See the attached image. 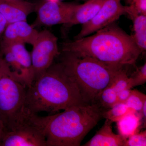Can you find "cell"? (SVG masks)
<instances>
[{"instance_id":"1","label":"cell","mask_w":146,"mask_h":146,"mask_svg":"<svg viewBox=\"0 0 146 146\" xmlns=\"http://www.w3.org/2000/svg\"><path fill=\"white\" fill-rule=\"evenodd\" d=\"M87 104L78 86L61 63L52 64L27 89V115L46 112L50 115L76 106Z\"/></svg>"},{"instance_id":"2","label":"cell","mask_w":146,"mask_h":146,"mask_svg":"<svg viewBox=\"0 0 146 146\" xmlns=\"http://www.w3.org/2000/svg\"><path fill=\"white\" fill-rule=\"evenodd\" d=\"M97 104L76 106L45 117L28 115L27 119L44 133L46 146H79L103 117Z\"/></svg>"},{"instance_id":"3","label":"cell","mask_w":146,"mask_h":146,"mask_svg":"<svg viewBox=\"0 0 146 146\" xmlns=\"http://www.w3.org/2000/svg\"><path fill=\"white\" fill-rule=\"evenodd\" d=\"M62 51L122 67L135 65L143 52L131 35L127 34L115 23L91 36L63 43Z\"/></svg>"},{"instance_id":"4","label":"cell","mask_w":146,"mask_h":146,"mask_svg":"<svg viewBox=\"0 0 146 146\" xmlns=\"http://www.w3.org/2000/svg\"><path fill=\"white\" fill-rule=\"evenodd\" d=\"M63 53L60 63L76 84L87 104H96L101 92L111 84L118 72L124 68L105 64L93 58Z\"/></svg>"},{"instance_id":"5","label":"cell","mask_w":146,"mask_h":146,"mask_svg":"<svg viewBox=\"0 0 146 146\" xmlns=\"http://www.w3.org/2000/svg\"><path fill=\"white\" fill-rule=\"evenodd\" d=\"M27 88L14 77L0 55V120L5 130H11L26 121L25 102Z\"/></svg>"},{"instance_id":"6","label":"cell","mask_w":146,"mask_h":146,"mask_svg":"<svg viewBox=\"0 0 146 146\" xmlns=\"http://www.w3.org/2000/svg\"><path fill=\"white\" fill-rule=\"evenodd\" d=\"M32 46L31 55L34 81L52 65L60 53L57 37L47 30L39 32Z\"/></svg>"},{"instance_id":"7","label":"cell","mask_w":146,"mask_h":146,"mask_svg":"<svg viewBox=\"0 0 146 146\" xmlns=\"http://www.w3.org/2000/svg\"><path fill=\"white\" fill-rule=\"evenodd\" d=\"M0 146H46V138L39 128L28 120L0 135Z\"/></svg>"},{"instance_id":"8","label":"cell","mask_w":146,"mask_h":146,"mask_svg":"<svg viewBox=\"0 0 146 146\" xmlns=\"http://www.w3.org/2000/svg\"><path fill=\"white\" fill-rule=\"evenodd\" d=\"M125 14V6L121 0H105L95 16L86 23L82 25L80 32L74 39H81L115 23L120 16Z\"/></svg>"},{"instance_id":"9","label":"cell","mask_w":146,"mask_h":146,"mask_svg":"<svg viewBox=\"0 0 146 146\" xmlns=\"http://www.w3.org/2000/svg\"><path fill=\"white\" fill-rule=\"evenodd\" d=\"M77 4L46 1L37 7L36 24L51 26L69 23Z\"/></svg>"},{"instance_id":"10","label":"cell","mask_w":146,"mask_h":146,"mask_svg":"<svg viewBox=\"0 0 146 146\" xmlns=\"http://www.w3.org/2000/svg\"><path fill=\"white\" fill-rule=\"evenodd\" d=\"M36 8L35 4L23 0H0V13L8 24L26 21Z\"/></svg>"},{"instance_id":"11","label":"cell","mask_w":146,"mask_h":146,"mask_svg":"<svg viewBox=\"0 0 146 146\" xmlns=\"http://www.w3.org/2000/svg\"><path fill=\"white\" fill-rule=\"evenodd\" d=\"M39 31L26 21L9 24L4 31L3 43L19 42L32 46Z\"/></svg>"},{"instance_id":"12","label":"cell","mask_w":146,"mask_h":146,"mask_svg":"<svg viewBox=\"0 0 146 146\" xmlns=\"http://www.w3.org/2000/svg\"><path fill=\"white\" fill-rule=\"evenodd\" d=\"M103 125L83 146H124L127 139L112 131V122L106 119Z\"/></svg>"},{"instance_id":"13","label":"cell","mask_w":146,"mask_h":146,"mask_svg":"<svg viewBox=\"0 0 146 146\" xmlns=\"http://www.w3.org/2000/svg\"><path fill=\"white\" fill-rule=\"evenodd\" d=\"M105 0H88L81 5L78 4L70 21L64 25L65 29L79 24L86 23L94 18L101 7Z\"/></svg>"},{"instance_id":"14","label":"cell","mask_w":146,"mask_h":146,"mask_svg":"<svg viewBox=\"0 0 146 146\" xmlns=\"http://www.w3.org/2000/svg\"><path fill=\"white\" fill-rule=\"evenodd\" d=\"M125 14L132 20L133 34L131 35L137 46L142 51L146 50V16L137 12L132 5L125 6Z\"/></svg>"},{"instance_id":"15","label":"cell","mask_w":146,"mask_h":146,"mask_svg":"<svg viewBox=\"0 0 146 146\" xmlns=\"http://www.w3.org/2000/svg\"><path fill=\"white\" fill-rule=\"evenodd\" d=\"M142 119L140 112L131 110L117 122L119 134L127 139L129 136L138 133Z\"/></svg>"},{"instance_id":"16","label":"cell","mask_w":146,"mask_h":146,"mask_svg":"<svg viewBox=\"0 0 146 146\" xmlns=\"http://www.w3.org/2000/svg\"><path fill=\"white\" fill-rule=\"evenodd\" d=\"M8 47L17 62L23 68L27 74L34 82V75L31 54L25 47V44L19 42L4 43Z\"/></svg>"},{"instance_id":"17","label":"cell","mask_w":146,"mask_h":146,"mask_svg":"<svg viewBox=\"0 0 146 146\" xmlns=\"http://www.w3.org/2000/svg\"><path fill=\"white\" fill-rule=\"evenodd\" d=\"M118 102L117 93L110 84L99 95L96 104L102 108L109 109Z\"/></svg>"},{"instance_id":"18","label":"cell","mask_w":146,"mask_h":146,"mask_svg":"<svg viewBox=\"0 0 146 146\" xmlns=\"http://www.w3.org/2000/svg\"><path fill=\"white\" fill-rule=\"evenodd\" d=\"M125 102H118L112 107L103 112V117L112 122L117 123L126 114L131 111Z\"/></svg>"},{"instance_id":"19","label":"cell","mask_w":146,"mask_h":146,"mask_svg":"<svg viewBox=\"0 0 146 146\" xmlns=\"http://www.w3.org/2000/svg\"><path fill=\"white\" fill-rule=\"evenodd\" d=\"M146 102L145 94L135 89L131 90L130 95L125 103L129 109L141 113Z\"/></svg>"},{"instance_id":"20","label":"cell","mask_w":146,"mask_h":146,"mask_svg":"<svg viewBox=\"0 0 146 146\" xmlns=\"http://www.w3.org/2000/svg\"><path fill=\"white\" fill-rule=\"evenodd\" d=\"M111 85L114 87L117 93L125 89H131L130 87V78L124 68L117 74Z\"/></svg>"},{"instance_id":"21","label":"cell","mask_w":146,"mask_h":146,"mask_svg":"<svg viewBox=\"0 0 146 146\" xmlns=\"http://www.w3.org/2000/svg\"><path fill=\"white\" fill-rule=\"evenodd\" d=\"M130 87L132 88L135 86L143 85L146 82V63L136 69L132 75L129 77Z\"/></svg>"},{"instance_id":"22","label":"cell","mask_w":146,"mask_h":146,"mask_svg":"<svg viewBox=\"0 0 146 146\" xmlns=\"http://www.w3.org/2000/svg\"><path fill=\"white\" fill-rule=\"evenodd\" d=\"M146 131L138 132L127 138L124 146H146Z\"/></svg>"},{"instance_id":"23","label":"cell","mask_w":146,"mask_h":146,"mask_svg":"<svg viewBox=\"0 0 146 146\" xmlns=\"http://www.w3.org/2000/svg\"><path fill=\"white\" fill-rule=\"evenodd\" d=\"M129 5L133 6L139 14L146 16V0H131Z\"/></svg>"},{"instance_id":"24","label":"cell","mask_w":146,"mask_h":146,"mask_svg":"<svg viewBox=\"0 0 146 146\" xmlns=\"http://www.w3.org/2000/svg\"><path fill=\"white\" fill-rule=\"evenodd\" d=\"M131 89H126L117 93L118 102H125L130 95Z\"/></svg>"},{"instance_id":"25","label":"cell","mask_w":146,"mask_h":146,"mask_svg":"<svg viewBox=\"0 0 146 146\" xmlns=\"http://www.w3.org/2000/svg\"><path fill=\"white\" fill-rule=\"evenodd\" d=\"M7 25V21L1 13H0V35L4 32Z\"/></svg>"},{"instance_id":"26","label":"cell","mask_w":146,"mask_h":146,"mask_svg":"<svg viewBox=\"0 0 146 146\" xmlns=\"http://www.w3.org/2000/svg\"><path fill=\"white\" fill-rule=\"evenodd\" d=\"M5 129L2 123L0 121V135L1 134Z\"/></svg>"},{"instance_id":"27","label":"cell","mask_w":146,"mask_h":146,"mask_svg":"<svg viewBox=\"0 0 146 146\" xmlns=\"http://www.w3.org/2000/svg\"><path fill=\"white\" fill-rule=\"evenodd\" d=\"M125 1L128 5L130 4L131 3V0H125Z\"/></svg>"},{"instance_id":"28","label":"cell","mask_w":146,"mask_h":146,"mask_svg":"<svg viewBox=\"0 0 146 146\" xmlns=\"http://www.w3.org/2000/svg\"><path fill=\"white\" fill-rule=\"evenodd\" d=\"M46 1H60V0H46Z\"/></svg>"},{"instance_id":"29","label":"cell","mask_w":146,"mask_h":146,"mask_svg":"<svg viewBox=\"0 0 146 146\" xmlns=\"http://www.w3.org/2000/svg\"><path fill=\"white\" fill-rule=\"evenodd\" d=\"M0 121H1V120H0Z\"/></svg>"}]
</instances>
